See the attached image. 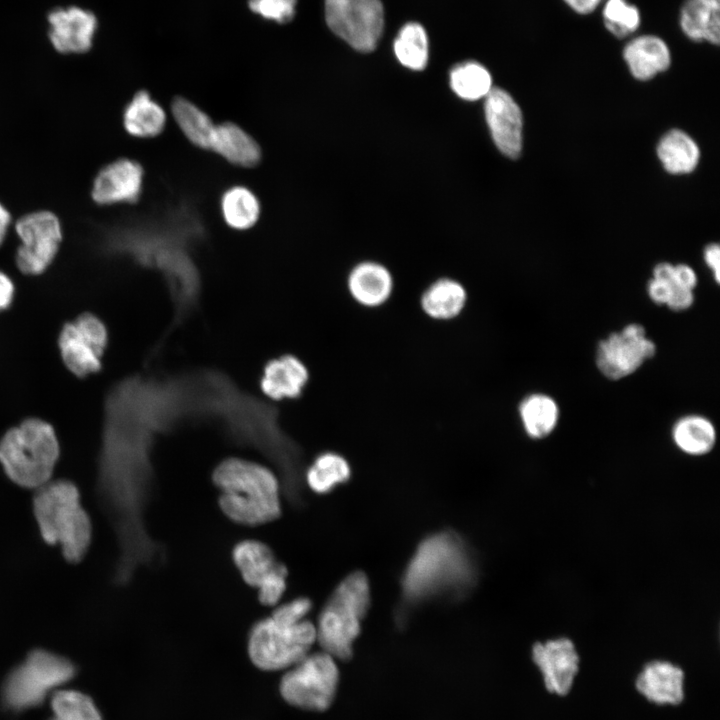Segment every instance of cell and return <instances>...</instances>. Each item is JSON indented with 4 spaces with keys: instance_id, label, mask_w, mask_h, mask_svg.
<instances>
[{
    "instance_id": "cell-1",
    "label": "cell",
    "mask_w": 720,
    "mask_h": 720,
    "mask_svg": "<svg viewBox=\"0 0 720 720\" xmlns=\"http://www.w3.org/2000/svg\"><path fill=\"white\" fill-rule=\"evenodd\" d=\"M478 569L469 546L456 533L426 537L410 559L401 580L405 606L434 598L460 599L476 584Z\"/></svg>"
},
{
    "instance_id": "cell-2",
    "label": "cell",
    "mask_w": 720,
    "mask_h": 720,
    "mask_svg": "<svg viewBox=\"0 0 720 720\" xmlns=\"http://www.w3.org/2000/svg\"><path fill=\"white\" fill-rule=\"evenodd\" d=\"M212 482L219 490L218 504L231 521L259 526L281 515V482L268 467L238 457L216 465Z\"/></svg>"
},
{
    "instance_id": "cell-3",
    "label": "cell",
    "mask_w": 720,
    "mask_h": 720,
    "mask_svg": "<svg viewBox=\"0 0 720 720\" xmlns=\"http://www.w3.org/2000/svg\"><path fill=\"white\" fill-rule=\"evenodd\" d=\"M311 608L309 598L297 597L254 623L248 636L253 664L262 670H280L290 668L310 653L316 641V627L306 619Z\"/></svg>"
},
{
    "instance_id": "cell-4",
    "label": "cell",
    "mask_w": 720,
    "mask_h": 720,
    "mask_svg": "<svg viewBox=\"0 0 720 720\" xmlns=\"http://www.w3.org/2000/svg\"><path fill=\"white\" fill-rule=\"evenodd\" d=\"M32 509L42 539L58 545L69 563L80 562L91 544L92 524L76 484L50 480L35 490Z\"/></svg>"
},
{
    "instance_id": "cell-5",
    "label": "cell",
    "mask_w": 720,
    "mask_h": 720,
    "mask_svg": "<svg viewBox=\"0 0 720 720\" xmlns=\"http://www.w3.org/2000/svg\"><path fill=\"white\" fill-rule=\"evenodd\" d=\"M60 456L53 426L31 417L9 428L0 438V465L20 487L38 489L48 483Z\"/></svg>"
},
{
    "instance_id": "cell-6",
    "label": "cell",
    "mask_w": 720,
    "mask_h": 720,
    "mask_svg": "<svg viewBox=\"0 0 720 720\" xmlns=\"http://www.w3.org/2000/svg\"><path fill=\"white\" fill-rule=\"evenodd\" d=\"M370 604V586L360 571L345 577L323 606L316 627L322 651L333 658L348 660L360 634L361 622Z\"/></svg>"
},
{
    "instance_id": "cell-7",
    "label": "cell",
    "mask_w": 720,
    "mask_h": 720,
    "mask_svg": "<svg viewBox=\"0 0 720 720\" xmlns=\"http://www.w3.org/2000/svg\"><path fill=\"white\" fill-rule=\"evenodd\" d=\"M74 665L52 652L35 649L8 676L4 698L14 709L38 705L50 691L75 675Z\"/></svg>"
},
{
    "instance_id": "cell-8",
    "label": "cell",
    "mask_w": 720,
    "mask_h": 720,
    "mask_svg": "<svg viewBox=\"0 0 720 720\" xmlns=\"http://www.w3.org/2000/svg\"><path fill=\"white\" fill-rule=\"evenodd\" d=\"M338 680L335 658L324 651L308 653L284 674L280 692L293 706L324 711L333 702Z\"/></svg>"
},
{
    "instance_id": "cell-9",
    "label": "cell",
    "mask_w": 720,
    "mask_h": 720,
    "mask_svg": "<svg viewBox=\"0 0 720 720\" xmlns=\"http://www.w3.org/2000/svg\"><path fill=\"white\" fill-rule=\"evenodd\" d=\"M19 240L15 253L18 270L29 276L45 272L55 260L63 241L58 215L48 209L27 212L13 224Z\"/></svg>"
},
{
    "instance_id": "cell-10",
    "label": "cell",
    "mask_w": 720,
    "mask_h": 720,
    "mask_svg": "<svg viewBox=\"0 0 720 720\" xmlns=\"http://www.w3.org/2000/svg\"><path fill=\"white\" fill-rule=\"evenodd\" d=\"M57 343L65 367L75 376L85 377L102 368L108 331L100 318L84 312L64 324Z\"/></svg>"
},
{
    "instance_id": "cell-11",
    "label": "cell",
    "mask_w": 720,
    "mask_h": 720,
    "mask_svg": "<svg viewBox=\"0 0 720 720\" xmlns=\"http://www.w3.org/2000/svg\"><path fill=\"white\" fill-rule=\"evenodd\" d=\"M325 19L336 35L366 53L382 35L384 11L380 0H325Z\"/></svg>"
},
{
    "instance_id": "cell-12",
    "label": "cell",
    "mask_w": 720,
    "mask_h": 720,
    "mask_svg": "<svg viewBox=\"0 0 720 720\" xmlns=\"http://www.w3.org/2000/svg\"><path fill=\"white\" fill-rule=\"evenodd\" d=\"M232 559L244 582L258 590L264 606H275L287 587V567L265 543L246 539L235 544Z\"/></svg>"
},
{
    "instance_id": "cell-13",
    "label": "cell",
    "mask_w": 720,
    "mask_h": 720,
    "mask_svg": "<svg viewBox=\"0 0 720 720\" xmlns=\"http://www.w3.org/2000/svg\"><path fill=\"white\" fill-rule=\"evenodd\" d=\"M655 354L656 345L647 338L644 327L631 323L599 342L596 365L608 379L619 380L634 373Z\"/></svg>"
},
{
    "instance_id": "cell-14",
    "label": "cell",
    "mask_w": 720,
    "mask_h": 720,
    "mask_svg": "<svg viewBox=\"0 0 720 720\" xmlns=\"http://www.w3.org/2000/svg\"><path fill=\"white\" fill-rule=\"evenodd\" d=\"M143 182L144 169L139 162L118 158L97 171L90 197L99 206L135 203L142 194Z\"/></svg>"
},
{
    "instance_id": "cell-15",
    "label": "cell",
    "mask_w": 720,
    "mask_h": 720,
    "mask_svg": "<svg viewBox=\"0 0 720 720\" xmlns=\"http://www.w3.org/2000/svg\"><path fill=\"white\" fill-rule=\"evenodd\" d=\"M531 658L550 693L560 696L569 693L580 663L576 646L570 638L556 637L536 641L531 648Z\"/></svg>"
},
{
    "instance_id": "cell-16",
    "label": "cell",
    "mask_w": 720,
    "mask_h": 720,
    "mask_svg": "<svg viewBox=\"0 0 720 720\" xmlns=\"http://www.w3.org/2000/svg\"><path fill=\"white\" fill-rule=\"evenodd\" d=\"M485 119L497 148L509 158H517L522 149V112L513 97L493 87L484 100Z\"/></svg>"
},
{
    "instance_id": "cell-17",
    "label": "cell",
    "mask_w": 720,
    "mask_h": 720,
    "mask_svg": "<svg viewBox=\"0 0 720 720\" xmlns=\"http://www.w3.org/2000/svg\"><path fill=\"white\" fill-rule=\"evenodd\" d=\"M49 38L60 53H85L92 46L97 19L93 13L79 7L57 8L48 15Z\"/></svg>"
},
{
    "instance_id": "cell-18",
    "label": "cell",
    "mask_w": 720,
    "mask_h": 720,
    "mask_svg": "<svg viewBox=\"0 0 720 720\" xmlns=\"http://www.w3.org/2000/svg\"><path fill=\"white\" fill-rule=\"evenodd\" d=\"M309 378V370L301 359L283 354L265 363L259 386L272 400H295L302 396Z\"/></svg>"
},
{
    "instance_id": "cell-19",
    "label": "cell",
    "mask_w": 720,
    "mask_h": 720,
    "mask_svg": "<svg viewBox=\"0 0 720 720\" xmlns=\"http://www.w3.org/2000/svg\"><path fill=\"white\" fill-rule=\"evenodd\" d=\"M346 284L352 300L369 309L385 305L394 291L392 273L375 261H363L355 265L348 274Z\"/></svg>"
},
{
    "instance_id": "cell-20",
    "label": "cell",
    "mask_w": 720,
    "mask_h": 720,
    "mask_svg": "<svg viewBox=\"0 0 720 720\" xmlns=\"http://www.w3.org/2000/svg\"><path fill=\"white\" fill-rule=\"evenodd\" d=\"M635 687L652 703L678 705L684 699V672L669 661L653 660L643 666Z\"/></svg>"
},
{
    "instance_id": "cell-21",
    "label": "cell",
    "mask_w": 720,
    "mask_h": 720,
    "mask_svg": "<svg viewBox=\"0 0 720 720\" xmlns=\"http://www.w3.org/2000/svg\"><path fill=\"white\" fill-rule=\"evenodd\" d=\"M623 59L632 76L645 81L669 68L671 52L661 37L643 34L627 42L623 49Z\"/></svg>"
},
{
    "instance_id": "cell-22",
    "label": "cell",
    "mask_w": 720,
    "mask_h": 720,
    "mask_svg": "<svg viewBox=\"0 0 720 720\" xmlns=\"http://www.w3.org/2000/svg\"><path fill=\"white\" fill-rule=\"evenodd\" d=\"M468 293L458 280L444 277L432 282L422 292L419 305L422 312L436 321H450L465 310Z\"/></svg>"
},
{
    "instance_id": "cell-23",
    "label": "cell",
    "mask_w": 720,
    "mask_h": 720,
    "mask_svg": "<svg viewBox=\"0 0 720 720\" xmlns=\"http://www.w3.org/2000/svg\"><path fill=\"white\" fill-rule=\"evenodd\" d=\"M682 33L694 42H720V0H685L680 8Z\"/></svg>"
},
{
    "instance_id": "cell-24",
    "label": "cell",
    "mask_w": 720,
    "mask_h": 720,
    "mask_svg": "<svg viewBox=\"0 0 720 720\" xmlns=\"http://www.w3.org/2000/svg\"><path fill=\"white\" fill-rule=\"evenodd\" d=\"M210 150L241 167H253L261 160V149L255 139L232 122L215 126Z\"/></svg>"
},
{
    "instance_id": "cell-25",
    "label": "cell",
    "mask_w": 720,
    "mask_h": 720,
    "mask_svg": "<svg viewBox=\"0 0 720 720\" xmlns=\"http://www.w3.org/2000/svg\"><path fill=\"white\" fill-rule=\"evenodd\" d=\"M122 125L133 137L152 138L164 130L166 113L147 91L140 90L125 105Z\"/></svg>"
},
{
    "instance_id": "cell-26",
    "label": "cell",
    "mask_w": 720,
    "mask_h": 720,
    "mask_svg": "<svg viewBox=\"0 0 720 720\" xmlns=\"http://www.w3.org/2000/svg\"><path fill=\"white\" fill-rule=\"evenodd\" d=\"M518 410L526 434L534 440L546 438L558 423V405L545 394L535 393L525 397Z\"/></svg>"
},
{
    "instance_id": "cell-27",
    "label": "cell",
    "mask_w": 720,
    "mask_h": 720,
    "mask_svg": "<svg viewBox=\"0 0 720 720\" xmlns=\"http://www.w3.org/2000/svg\"><path fill=\"white\" fill-rule=\"evenodd\" d=\"M674 444L690 456L710 453L716 443V430L707 418L690 415L679 419L672 429Z\"/></svg>"
},
{
    "instance_id": "cell-28",
    "label": "cell",
    "mask_w": 720,
    "mask_h": 720,
    "mask_svg": "<svg viewBox=\"0 0 720 720\" xmlns=\"http://www.w3.org/2000/svg\"><path fill=\"white\" fill-rule=\"evenodd\" d=\"M657 154L669 173L685 174L696 168L700 151L696 142L688 134L673 129L660 140Z\"/></svg>"
},
{
    "instance_id": "cell-29",
    "label": "cell",
    "mask_w": 720,
    "mask_h": 720,
    "mask_svg": "<svg viewBox=\"0 0 720 720\" xmlns=\"http://www.w3.org/2000/svg\"><path fill=\"white\" fill-rule=\"evenodd\" d=\"M351 467L344 456L326 451L317 455L304 472V482L317 494H326L349 480Z\"/></svg>"
},
{
    "instance_id": "cell-30",
    "label": "cell",
    "mask_w": 720,
    "mask_h": 720,
    "mask_svg": "<svg viewBox=\"0 0 720 720\" xmlns=\"http://www.w3.org/2000/svg\"><path fill=\"white\" fill-rule=\"evenodd\" d=\"M220 210L225 223L235 230L253 227L260 216V202L247 187L235 185L221 196Z\"/></svg>"
},
{
    "instance_id": "cell-31",
    "label": "cell",
    "mask_w": 720,
    "mask_h": 720,
    "mask_svg": "<svg viewBox=\"0 0 720 720\" xmlns=\"http://www.w3.org/2000/svg\"><path fill=\"white\" fill-rule=\"evenodd\" d=\"M171 111L178 127L192 144L210 149L216 125L202 109L186 98L176 97Z\"/></svg>"
},
{
    "instance_id": "cell-32",
    "label": "cell",
    "mask_w": 720,
    "mask_h": 720,
    "mask_svg": "<svg viewBox=\"0 0 720 720\" xmlns=\"http://www.w3.org/2000/svg\"><path fill=\"white\" fill-rule=\"evenodd\" d=\"M450 86L463 100L476 101L485 98L492 87L489 71L480 63H460L450 71Z\"/></svg>"
},
{
    "instance_id": "cell-33",
    "label": "cell",
    "mask_w": 720,
    "mask_h": 720,
    "mask_svg": "<svg viewBox=\"0 0 720 720\" xmlns=\"http://www.w3.org/2000/svg\"><path fill=\"white\" fill-rule=\"evenodd\" d=\"M398 61L414 71L423 70L428 62V38L425 29L416 22L405 24L394 41Z\"/></svg>"
},
{
    "instance_id": "cell-34",
    "label": "cell",
    "mask_w": 720,
    "mask_h": 720,
    "mask_svg": "<svg viewBox=\"0 0 720 720\" xmlns=\"http://www.w3.org/2000/svg\"><path fill=\"white\" fill-rule=\"evenodd\" d=\"M50 720H102L92 699L78 691L58 690L53 694Z\"/></svg>"
},
{
    "instance_id": "cell-35",
    "label": "cell",
    "mask_w": 720,
    "mask_h": 720,
    "mask_svg": "<svg viewBox=\"0 0 720 720\" xmlns=\"http://www.w3.org/2000/svg\"><path fill=\"white\" fill-rule=\"evenodd\" d=\"M602 19L606 30L623 39L635 33L641 25V13L627 0H605Z\"/></svg>"
},
{
    "instance_id": "cell-36",
    "label": "cell",
    "mask_w": 720,
    "mask_h": 720,
    "mask_svg": "<svg viewBox=\"0 0 720 720\" xmlns=\"http://www.w3.org/2000/svg\"><path fill=\"white\" fill-rule=\"evenodd\" d=\"M296 2V0H249V7L267 19L287 23L295 15Z\"/></svg>"
},
{
    "instance_id": "cell-37",
    "label": "cell",
    "mask_w": 720,
    "mask_h": 720,
    "mask_svg": "<svg viewBox=\"0 0 720 720\" xmlns=\"http://www.w3.org/2000/svg\"><path fill=\"white\" fill-rule=\"evenodd\" d=\"M694 302L693 290L677 285L671 280V293L666 306L673 311H684Z\"/></svg>"
},
{
    "instance_id": "cell-38",
    "label": "cell",
    "mask_w": 720,
    "mask_h": 720,
    "mask_svg": "<svg viewBox=\"0 0 720 720\" xmlns=\"http://www.w3.org/2000/svg\"><path fill=\"white\" fill-rule=\"evenodd\" d=\"M673 278V277H672ZM649 298L658 305H666L671 293V281L652 278L648 283Z\"/></svg>"
},
{
    "instance_id": "cell-39",
    "label": "cell",
    "mask_w": 720,
    "mask_h": 720,
    "mask_svg": "<svg viewBox=\"0 0 720 720\" xmlns=\"http://www.w3.org/2000/svg\"><path fill=\"white\" fill-rule=\"evenodd\" d=\"M673 281L679 286L693 290L697 285V276L690 266L678 264L673 266Z\"/></svg>"
},
{
    "instance_id": "cell-40",
    "label": "cell",
    "mask_w": 720,
    "mask_h": 720,
    "mask_svg": "<svg viewBox=\"0 0 720 720\" xmlns=\"http://www.w3.org/2000/svg\"><path fill=\"white\" fill-rule=\"evenodd\" d=\"M15 294V285L4 271L0 270V312L6 310L12 303Z\"/></svg>"
},
{
    "instance_id": "cell-41",
    "label": "cell",
    "mask_w": 720,
    "mask_h": 720,
    "mask_svg": "<svg viewBox=\"0 0 720 720\" xmlns=\"http://www.w3.org/2000/svg\"><path fill=\"white\" fill-rule=\"evenodd\" d=\"M704 259L706 264L713 271L715 281L720 280V248L717 244H710L704 250Z\"/></svg>"
},
{
    "instance_id": "cell-42",
    "label": "cell",
    "mask_w": 720,
    "mask_h": 720,
    "mask_svg": "<svg viewBox=\"0 0 720 720\" xmlns=\"http://www.w3.org/2000/svg\"><path fill=\"white\" fill-rule=\"evenodd\" d=\"M604 0H563L575 13L588 15L594 12Z\"/></svg>"
},
{
    "instance_id": "cell-43",
    "label": "cell",
    "mask_w": 720,
    "mask_h": 720,
    "mask_svg": "<svg viewBox=\"0 0 720 720\" xmlns=\"http://www.w3.org/2000/svg\"><path fill=\"white\" fill-rule=\"evenodd\" d=\"M12 222H13V219H12L11 212L0 201V247L3 245L4 241L6 240V237L10 230Z\"/></svg>"
}]
</instances>
